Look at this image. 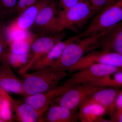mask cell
Masks as SVG:
<instances>
[{
    "label": "cell",
    "mask_w": 122,
    "mask_h": 122,
    "mask_svg": "<svg viewBox=\"0 0 122 122\" xmlns=\"http://www.w3.org/2000/svg\"><path fill=\"white\" fill-rule=\"evenodd\" d=\"M104 87L82 85L72 86L55 99L51 105H61L72 110L76 111L90 96Z\"/></svg>",
    "instance_id": "cell-8"
},
{
    "label": "cell",
    "mask_w": 122,
    "mask_h": 122,
    "mask_svg": "<svg viewBox=\"0 0 122 122\" xmlns=\"http://www.w3.org/2000/svg\"><path fill=\"white\" fill-rule=\"evenodd\" d=\"M30 56V52L27 54L19 55L14 54L9 51L8 60L11 66L15 68L20 66V69L26 65L29 60Z\"/></svg>",
    "instance_id": "cell-23"
},
{
    "label": "cell",
    "mask_w": 122,
    "mask_h": 122,
    "mask_svg": "<svg viewBox=\"0 0 122 122\" xmlns=\"http://www.w3.org/2000/svg\"><path fill=\"white\" fill-rule=\"evenodd\" d=\"M107 30L71 42L66 46L57 61L52 66L44 70L65 72L68 70L80 61L86 53L99 46L100 38Z\"/></svg>",
    "instance_id": "cell-1"
},
{
    "label": "cell",
    "mask_w": 122,
    "mask_h": 122,
    "mask_svg": "<svg viewBox=\"0 0 122 122\" xmlns=\"http://www.w3.org/2000/svg\"><path fill=\"white\" fill-rule=\"evenodd\" d=\"M0 87L6 92L23 94L22 81L16 76L9 62H0Z\"/></svg>",
    "instance_id": "cell-11"
},
{
    "label": "cell",
    "mask_w": 122,
    "mask_h": 122,
    "mask_svg": "<svg viewBox=\"0 0 122 122\" xmlns=\"http://www.w3.org/2000/svg\"><path fill=\"white\" fill-rule=\"evenodd\" d=\"M85 85L117 88L122 86V71H117Z\"/></svg>",
    "instance_id": "cell-19"
},
{
    "label": "cell",
    "mask_w": 122,
    "mask_h": 122,
    "mask_svg": "<svg viewBox=\"0 0 122 122\" xmlns=\"http://www.w3.org/2000/svg\"><path fill=\"white\" fill-rule=\"evenodd\" d=\"M29 31L38 37L64 31L59 24V10L55 0L41 10Z\"/></svg>",
    "instance_id": "cell-5"
},
{
    "label": "cell",
    "mask_w": 122,
    "mask_h": 122,
    "mask_svg": "<svg viewBox=\"0 0 122 122\" xmlns=\"http://www.w3.org/2000/svg\"><path fill=\"white\" fill-rule=\"evenodd\" d=\"M100 64L117 68L122 67V55L105 49L93 50L85 55L77 63L69 68L70 73L77 72L95 64Z\"/></svg>",
    "instance_id": "cell-7"
},
{
    "label": "cell",
    "mask_w": 122,
    "mask_h": 122,
    "mask_svg": "<svg viewBox=\"0 0 122 122\" xmlns=\"http://www.w3.org/2000/svg\"><path fill=\"white\" fill-rule=\"evenodd\" d=\"M3 99H4V98H3V97H2L1 95H0V106L1 103H2Z\"/></svg>",
    "instance_id": "cell-33"
},
{
    "label": "cell",
    "mask_w": 122,
    "mask_h": 122,
    "mask_svg": "<svg viewBox=\"0 0 122 122\" xmlns=\"http://www.w3.org/2000/svg\"><path fill=\"white\" fill-rule=\"evenodd\" d=\"M64 31L50 35L39 37L33 42L30 52V58L26 65L19 71L22 75L29 71L31 67L49 52L59 42L65 37Z\"/></svg>",
    "instance_id": "cell-6"
},
{
    "label": "cell",
    "mask_w": 122,
    "mask_h": 122,
    "mask_svg": "<svg viewBox=\"0 0 122 122\" xmlns=\"http://www.w3.org/2000/svg\"><path fill=\"white\" fill-rule=\"evenodd\" d=\"M116 109L122 108V91L118 95L115 101Z\"/></svg>",
    "instance_id": "cell-30"
},
{
    "label": "cell",
    "mask_w": 122,
    "mask_h": 122,
    "mask_svg": "<svg viewBox=\"0 0 122 122\" xmlns=\"http://www.w3.org/2000/svg\"><path fill=\"white\" fill-rule=\"evenodd\" d=\"M118 91L113 87H104L97 91L86 100L96 103L106 109L111 116L115 112V101Z\"/></svg>",
    "instance_id": "cell-15"
},
{
    "label": "cell",
    "mask_w": 122,
    "mask_h": 122,
    "mask_svg": "<svg viewBox=\"0 0 122 122\" xmlns=\"http://www.w3.org/2000/svg\"><path fill=\"white\" fill-rule=\"evenodd\" d=\"M4 25L0 24V62H9L8 55L9 50V44L5 35Z\"/></svg>",
    "instance_id": "cell-22"
},
{
    "label": "cell",
    "mask_w": 122,
    "mask_h": 122,
    "mask_svg": "<svg viewBox=\"0 0 122 122\" xmlns=\"http://www.w3.org/2000/svg\"><path fill=\"white\" fill-rule=\"evenodd\" d=\"M11 109L16 114L19 122H39L40 117L37 111L25 102L14 99L9 96L8 98Z\"/></svg>",
    "instance_id": "cell-18"
},
{
    "label": "cell",
    "mask_w": 122,
    "mask_h": 122,
    "mask_svg": "<svg viewBox=\"0 0 122 122\" xmlns=\"http://www.w3.org/2000/svg\"><path fill=\"white\" fill-rule=\"evenodd\" d=\"M120 68L111 66L95 64L74 72L65 81L71 86L85 85L118 71Z\"/></svg>",
    "instance_id": "cell-9"
},
{
    "label": "cell",
    "mask_w": 122,
    "mask_h": 122,
    "mask_svg": "<svg viewBox=\"0 0 122 122\" xmlns=\"http://www.w3.org/2000/svg\"><path fill=\"white\" fill-rule=\"evenodd\" d=\"M5 34L8 44L12 42L27 38L31 35L29 30H25L18 28L12 22L5 26Z\"/></svg>",
    "instance_id": "cell-21"
},
{
    "label": "cell",
    "mask_w": 122,
    "mask_h": 122,
    "mask_svg": "<svg viewBox=\"0 0 122 122\" xmlns=\"http://www.w3.org/2000/svg\"><path fill=\"white\" fill-rule=\"evenodd\" d=\"M78 113L81 122H104L103 118L107 113L106 109L96 103L86 100L79 107Z\"/></svg>",
    "instance_id": "cell-17"
},
{
    "label": "cell",
    "mask_w": 122,
    "mask_h": 122,
    "mask_svg": "<svg viewBox=\"0 0 122 122\" xmlns=\"http://www.w3.org/2000/svg\"><path fill=\"white\" fill-rule=\"evenodd\" d=\"M72 87L64 82L62 85L58 86L49 91L25 97V102L37 112L41 118L50 107L51 102Z\"/></svg>",
    "instance_id": "cell-10"
},
{
    "label": "cell",
    "mask_w": 122,
    "mask_h": 122,
    "mask_svg": "<svg viewBox=\"0 0 122 122\" xmlns=\"http://www.w3.org/2000/svg\"><path fill=\"white\" fill-rule=\"evenodd\" d=\"M97 13L87 0H80L71 8L59 11V24L63 30L78 33Z\"/></svg>",
    "instance_id": "cell-3"
},
{
    "label": "cell",
    "mask_w": 122,
    "mask_h": 122,
    "mask_svg": "<svg viewBox=\"0 0 122 122\" xmlns=\"http://www.w3.org/2000/svg\"><path fill=\"white\" fill-rule=\"evenodd\" d=\"M117 0H116V1H117Z\"/></svg>",
    "instance_id": "cell-35"
},
{
    "label": "cell",
    "mask_w": 122,
    "mask_h": 122,
    "mask_svg": "<svg viewBox=\"0 0 122 122\" xmlns=\"http://www.w3.org/2000/svg\"><path fill=\"white\" fill-rule=\"evenodd\" d=\"M39 0H18L16 6L10 14H13L15 18L24 10L34 5Z\"/></svg>",
    "instance_id": "cell-25"
},
{
    "label": "cell",
    "mask_w": 122,
    "mask_h": 122,
    "mask_svg": "<svg viewBox=\"0 0 122 122\" xmlns=\"http://www.w3.org/2000/svg\"><path fill=\"white\" fill-rule=\"evenodd\" d=\"M9 96L8 98L3 99L0 106V118L4 122L10 121L11 119L12 109L8 99Z\"/></svg>",
    "instance_id": "cell-24"
},
{
    "label": "cell",
    "mask_w": 122,
    "mask_h": 122,
    "mask_svg": "<svg viewBox=\"0 0 122 122\" xmlns=\"http://www.w3.org/2000/svg\"><path fill=\"white\" fill-rule=\"evenodd\" d=\"M4 122L3 120H2L0 118V122Z\"/></svg>",
    "instance_id": "cell-34"
},
{
    "label": "cell",
    "mask_w": 122,
    "mask_h": 122,
    "mask_svg": "<svg viewBox=\"0 0 122 122\" xmlns=\"http://www.w3.org/2000/svg\"><path fill=\"white\" fill-rule=\"evenodd\" d=\"M117 109L111 116V122H122V108Z\"/></svg>",
    "instance_id": "cell-29"
},
{
    "label": "cell",
    "mask_w": 122,
    "mask_h": 122,
    "mask_svg": "<svg viewBox=\"0 0 122 122\" xmlns=\"http://www.w3.org/2000/svg\"><path fill=\"white\" fill-rule=\"evenodd\" d=\"M4 15L0 7V24L2 23V20L4 18Z\"/></svg>",
    "instance_id": "cell-32"
},
{
    "label": "cell",
    "mask_w": 122,
    "mask_h": 122,
    "mask_svg": "<svg viewBox=\"0 0 122 122\" xmlns=\"http://www.w3.org/2000/svg\"><path fill=\"white\" fill-rule=\"evenodd\" d=\"M37 36L31 34L25 39L12 42L9 44V50L14 54L22 55L30 52L31 46Z\"/></svg>",
    "instance_id": "cell-20"
},
{
    "label": "cell",
    "mask_w": 122,
    "mask_h": 122,
    "mask_svg": "<svg viewBox=\"0 0 122 122\" xmlns=\"http://www.w3.org/2000/svg\"><path fill=\"white\" fill-rule=\"evenodd\" d=\"M78 39L76 35L58 42L48 54L34 65L30 70L34 72L41 70L52 66L61 57L67 45Z\"/></svg>",
    "instance_id": "cell-14"
},
{
    "label": "cell",
    "mask_w": 122,
    "mask_h": 122,
    "mask_svg": "<svg viewBox=\"0 0 122 122\" xmlns=\"http://www.w3.org/2000/svg\"><path fill=\"white\" fill-rule=\"evenodd\" d=\"M94 10L98 13L117 1L116 0H87Z\"/></svg>",
    "instance_id": "cell-26"
},
{
    "label": "cell",
    "mask_w": 122,
    "mask_h": 122,
    "mask_svg": "<svg viewBox=\"0 0 122 122\" xmlns=\"http://www.w3.org/2000/svg\"><path fill=\"white\" fill-rule=\"evenodd\" d=\"M59 11H63L71 8L80 0H55Z\"/></svg>",
    "instance_id": "cell-28"
},
{
    "label": "cell",
    "mask_w": 122,
    "mask_h": 122,
    "mask_svg": "<svg viewBox=\"0 0 122 122\" xmlns=\"http://www.w3.org/2000/svg\"><path fill=\"white\" fill-rule=\"evenodd\" d=\"M22 75L24 77L22 81L23 95L26 97L49 91L56 87L67 74L65 71L43 70Z\"/></svg>",
    "instance_id": "cell-2"
},
{
    "label": "cell",
    "mask_w": 122,
    "mask_h": 122,
    "mask_svg": "<svg viewBox=\"0 0 122 122\" xmlns=\"http://www.w3.org/2000/svg\"><path fill=\"white\" fill-rule=\"evenodd\" d=\"M52 0H39L29 7L14 19L12 22L18 28L29 30L41 10Z\"/></svg>",
    "instance_id": "cell-13"
},
{
    "label": "cell",
    "mask_w": 122,
    "mask_h": 122,
    "mask_svg": "<svg viewBox=\"0 0 122 122\" xmlns=\"http://www.w3.org/2000/svg\"><path fill=\"white\" fill-rule=\"evenodd\" d=\"M0 95H1L4 99L7 98L9 95L7 94V92L5 91L0 87Z\"/></svg>",
    "instance_id": "cell-31"
},
{
    "label": "cell",
    "mask_w": 122,
    "mask_h": 122,
    "mask_svg": "<svg viewBox=\"0 0 122 122\" xmlns=\"http://www.w3.org/2000/svg\"><path fill=\"white\" fill-rule=\"evenodd\" d=\"M79 121L78 113L65 107L51 105L40 118L39 122H76Z\"/></svg>",
    "instance_id": "cell-12"
},
{
    "label": "cell",
    "mask_w": 122,
    "mask_h": 122,
    "mask_svg": "<svg viewBox=\"0 0 122 122\" xmlns=\"http://www.w3.org/2000/svg\"><path fill=\"white\" fill-rule=\"evenodd\" d=\"M122 21V0H118L95 15L87 28L77 36L80 39L96 34Z\"/></svg>",
    "instance_id": "cell-4"
},
{
    "label": "cell",
    "mask_w": 122,
    "mask_h": 122,
    "mask_svg": "<svg viewBox=\"0 0 122 122\" xmlns=\"http://www.w3.org/2000/svg\"><path fill=\"white\" fill-rule=\"evenodd\" d=\"M100 46L102 49L122 55V21L107 30L100 38Z\"/></svg>",
    "instance_id": "cell-16"
},
{
    "label": "cell",
    "mask_w": 122,
    "mask_h": 122,
    "mask_svg": "<svg viewBox=\"0 0 122 122\" xmlns=\"http://www.w3.org/2000/svg\"><path fill=\"white\" fill-rule=\"evenodd\" d=\"M18 1V0H0V7L4 15L10 14Z\"/></svg>",
    "instance_id": "cell-27"
}]
</instances>
